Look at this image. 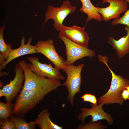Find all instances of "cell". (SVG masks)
<instances>
[{"label": "cell", "mask_w": 129, "mask_h": 129, "mask_svg": "<svg viewBox=\"0 0 129 129\" xmlns=\"http://www.w3.org/2000/svg\"><path fill=\"white\" fill-rule=\"evenodd\" d=\"M15 74L12 80L9 83L0 89V97H5L7 102H12L18 93L23 88L22 84L25 80L23 69L20 64H16L14 69Z\"/></svg>", "instance_id": "cell-8"}, {"label": "cell", "mask_w": 129, "mask_h": 129, "mask_svg": "<svg viewBox=\"0 0 129 129\" xmlns=\"http://www.w3.org/2000/svg\"><path fill=\"white\" fill-rule=\"evenodd\" d=\"M129 4V0H125ZM111 24L113 25L121 24L126 26L129 27V7L124 12V15L122 16L119 17L113 21Z\"/></svg>", "instance_id": "cell-20"}, {"label": "cell", "mask_w": 129, "mask_h": 129, "mask_svg": "<svg viewBox=\"0 0 129 129\" xmlns=\"http://www.w3.org/2000/svg\"><path fill=\"white\" fill-rule=\"evenodd\" d=\"M85 26L82 27L76 25L69 27L63 25L59 31V33L73 41L88 47L89 37L85 31Z\"/></svg>", "instance_id": "cell-11"}, {"label": "cell", "mask_w": 129, "mask_h": 129, "mask_svg": "<svg viewBox=\"0 0 129 129\" xmlns=\"http://www.w3.org/2000/svg\"><path fill=\"white\" fill-rule=\"evenodd\" d=\"M100 62L104 63L107 67L112 75L110 87L107 92L98 99V103L103 106L114 103L123 105L124 100L121 96L123 91L129 86V80L122 76L116 75L108 66V58L104 55H101L99 58Z\"/></svg>", "instance_id": "cell-2"}, {"label": "cell", "mask_w": 129, "mask_h": 129, "mask_svg": "<svg viewBox=\"0 0 129 129\" xmlns=\"http://www.w3.org/2000/svg\"><path fill=\"white\" fill-rule=\"evenodd\" d=\"M121 95L124 101H126L129 100V92L126 89L123 91Z\"/></svg>", "instance_id": "cell-23"}, {"label": "cell", "mask_w": 129, "mask_h": 129, "mask_svg": "<svg viewBox=\"0 0 129 129\" xmlns=\"http://www.w3.org/2000/svg\"><path fill=\"white\" fill-rule=\"evenodd\" d=\"M90 95V94H85L81 97V98L83 100L84 102H89Z\"/></svg>", "instance_id": "cell-24"}, {"label": "cell", "mask_w": 129, "mask_h": 129, "mask_svg": "<svg viewBox=\"0 0 129 129\" xmlns=\"http://www.w3.org/2000/svg\"><path fill=\"white\" fill-rule=\"evenodd\" d=\"M11 102L4 103L0 102V123L13 115V104Z\"/></svg>", "instance_id": "cell-18"}, {"label": "cell", "mask_w": 129, "mask_h": 129, "mask_svg": "<svg viewBox=\"0 0 129 129\" xmlns=\"http://www.w3.org/2000/svg\"><path fill=\"white\" fill-rule=\"evenodd\" d=\"M82 4V6L80 9V11L82 13L87 14V17L86 22L85 25L92 19H94L101 22L103 20L102 15L98 11L96 7L95 6L90 0H79Z\"/></svg>", "instance_id": "cell-15"}, {"label": "cell", "mask_w": 129, "mask_h": 129, "mask_svg": "<svg viewBox=\"0 0 129 129\" xmlns=\"http://www.w3.org/2000/svg\"><path fill=\"white\" fill-rule=\"evenodd\" d=\"M107 127L104 126L101 124V122H98L91 123L84 125H81L77 128L79 129H104Z\"/></svg>", "instance_id": "cell-21"}, {"label": "cell", "mask_w": 129, "mask_h": 129, "mask_svg": "<svg viewBox=\"0 0 129 129\" xmlns=\"http://www.w3.org/2000/svg\"><path fill=\"white\" fill-rule=\"evenodd\" d=\"M127 34L126 36L120 38L118 40L113 36L108 38V42L115 51L119 58L124 57L129 53V27L126 26L124 28Z\"/></svg>", "instance_id": "cell-14"}, {"label": "cell", "mask_w": 129, "mask_h": 129, "mask_svg": "<svg viewBox=\"0 0 129 129\" xmlns=\"http://www.w3.org/2000/svg\"><path fill=\"white\" fill-rule=\"evenodd\" d=\"M84 64H81L77 65L73 64L66 65L62 70L67 75V78L64 85L67 89L68 94L67 99L70 105L74 103L75 95L80 91L81 83V73Z\"/></svg>", "instance_id": "cell-3"}, {"label": "cell", "mask_w": 129, "mask_h": 129, "mask_svg": "<svg viewBox=\"0 0 129 129\" xmlns=\"http://www.w3.org/2000/svg\"><path fill=\"white\" fill-rule=\"evenodd\" d=\"M35 45L37 53L44 55L59 70L63 69L66 65L65 60L57 52L52 40L38 41Z\"/></svg>", "instance_id": "cell-9"}, {"label": "cell", "mask_w": 129, "mask_h": 129, "mask_svg": "<svg viewBox=\"0 0 129 129\" xmlns=\"http://www.w3.org/2000/svg\"><path fill=\"white\" fill-rule=\"evenodd\" d=\"M48 109H44L38 115L34 122L41 129H62V126L54 123L50 119Z\"/></svg>", "instance_id": "cell-16"}, {"label": "cell", "mask_w": 129, "mask_h": 129, "mask_svg": "<svg viewBox=\"0 0 129 129\" xmlns=\"http://www.w3.org/2000/svg\"><path fill=\"white\" fill-rule=\"evenodd\" d=\"M59 38L65 46L66 58L65 61L66 65L73 64L77 60L85 57L91 59L95 55L93 50L73 41L59 33Z\"/></svg>", "instance_id": "cell-5"}, {"label": "cell", "mask_w": 129, "mask_h": 129, "mask_svg": "<svg viewBox=\"0 0 129 129\" xmlns=\"http://www.w3.org/2000/svg\"><path fill=\"white\" fill-rule=\"evenodd\" d=\"M5 27L4 25L0 28V54L2 55L5 61L12 49V45L11 43L6 44L4 40L3 32Z\"/></svg>", "instance_id": "cell-19"}, {"label": "cell", "mask_w": 129, "mask_h": 129, "mask_svg": "<svg viewBox=\"0 0 129 129\" xmlns=\"http://www.w3.org/2000/svg\"><path fill=\"white\" fill-rule=\"evenodd\" d=\"M125 88L127 89L129 92V86L126 87Z\"/></svg>", "instance_id": "cell-26"}, {"label": "cell", "mask_w": 129, "mask_h": 129, "mask_svg": "<svg viewBox=\"0 0 129 129\" xmlns=\"http://www.w3.org/2000/svg\"><path fill=\"white\" fill-rule=\"evenodd\" d=\"M56 89L53 87L22 89L13 104V113L22 117L34 108L47 94Z\"/></svg>", "instance_id": "cell-1"}, {"label": "cell", "mask_w": 129, "mask_h": 129, "mask_svg": "<svg viewBox=\"0 0 129 129\" xmlns=\"http://www.w3.org/2000/svg\"><path fill=\"white\" fill-rule=\"evenodd\" d=\"M0 128L1 129H16L14 123L10 118L3 120L0 123Z\"/></svg>", "instance_id": "cell-22"}, {"label": "cell", "mask_w": 129, "mask_h": 129, "mask_svg": "<svg viewBox=\"0 0 129 129\" xmlns=\"http://www.w3.org/2000/svg\"><path fill=\"white\" fill-rule=\"evenodd\" d=\"M10 118L13 121L16 129H34L36 125L33 121L28 123L22 117L12 115Z\"/></svg>", "instance_id": "cell-17"}, {"label": "cell", "mask_w": 129, "mask_h": 129, "mask_svg": "<svg viewBox=\"0 0 129 129\" xmlns=\"http://www.w3.org/2000/svg\"><path fill=\"white\" fill-rule=\"evenodd\" d=\"M76 6H72L68 0L63 1L59 7H55L48 5L45 15L44 24L49 19L54 21V26L57 31H59L60 27L63 25L64 21L69 15L74 13L76 9Z\"/></svg>", "instance_id": "cell-6"}, {"label": "cell", "mask_w": 129, "mask_h": 129, "mask_svg": "<svg viewBox=\"0 0 129 129\" xmlns=\"http://www.w3.org/2000/svg\"><path fill=\"white\" fill-rule=\"evenodd\" d=\"M32 39V36H30L27 43L25 44V38L23 36L20 46L16 49H12L7 59L0 66V70L4 69L9 63L17 57L28 54L37 53L35 45H32L30 44Z\"/></svg>", "instance_id": "cell-13"}, {"label": "cell", "mask_w": 129, "mask_h": 129, "mask_svg": "<svg viewBox=\"0 0 129 129\" xmlns=\"http://www.w3.org/2000/svg\"><path fill=\"white\" fill-rule=\"evenodd\" d=\"M97 100L96 96L94 95L91 94L89 102L93 104H97Z\"/></svg>", "instance_id": "cell-25"}, {"label": "cell", "mask_w": 129, "mask_h": 129, "mask_svg": "<svg viewBox=\"0 0 129 129\" xmlns=\"http://www.w3.org/2000/svg\"><path fill=\"white\" fill-rule=\"evenodd\" d=\"M22 67L25 77L22 89H31L47 87H53L56 89L64 85L59 80H53L40 76L32 71L28 67L24 60L19 63Z\"/></svg>", "instance_id": "cell-4"}, {"label": "cell", "mask_w": 129, "mask_h": 129, "mask_svg": "<svg viewBox=\"0 0 129 129\" xmlns=\"http://www.w3.org/2000/svg\"><path fill=\"white\" fill-rule=\"evenodd\" d=\"M30 62L27 64L29 68L37 75L50 79L59 80L65 79L59 71V70L55 66L53 67L51 63H42L39 61L38 57H29L27 58Z\"/></svg>", "instance_id": "cell-7"}, {"label": "cell", "mask_w": 129, "mask_h": 129, "mask_svg": "<svg viewBox=\"0 0 129 129\" xmlns=\"http://www.w3.org/2000/svg\"><path fill=\"white\" fill-rule=\"evenodd\" d=\"M90 108H82L80 109L81 112L77 116V119L83 123H84L85 118L88 116H91L92 119L91 123L94 122L102 119H105L109 124L112 125L113 120L111 115L105 112L102 108V106L97 104L91 105Z\"/></svg>", "instance_id": "cell-12"}, {"label": "cell", "mask_w": 129, "mask_h": 129, "mask_svg": "<svg viewBox=\"0 0 129 129\" xmlns=\"http://www.w3.org/2000/svg\"><path fill=\"white\" fill-rule=\"evenodd\" d=\"M108 3L106 7H96L98 12L102 16L103 20L108 22L111 19L118 18L120 14L124 12L128 8V3L125 0H102V3Z\"/></svg>", "instance_id": "cell-10"}]
</instances>
